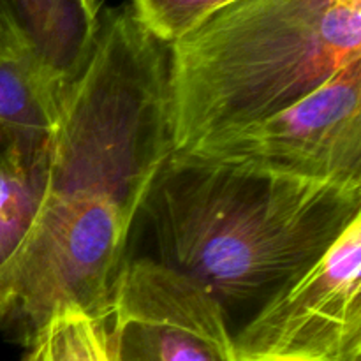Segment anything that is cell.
<instances>
[{
  "label": "cell",
  "mask_w": 361,
  "mask_h": 361,
  "mask_svg": "<svg viewBox=\"0 0 361 361\" xmlns=\"http://www.w3.org/2000/svg\"><path fill=\"white\" fill-rule=\"evenodd\" d=\"M236 0H130L141 23L161 41L175 42Z\"/></svg>",
  "instance_id": "30bf717a"
},
{
  "label": "cell",
  "mask_w": 361,
  "mask_h": 361,
  "mask_svg": "<svg viewBox=\"0 0 361 361\" xmlns=\"http://www.w3.org/2000/svg\"><path fill=\"white\" fill-rule=\"evenodd\" d=\"M185 152L275 175L361 183V60L284 111Z\"/></svg>",
  "instance_id": "5b68a950"
},
{
  "label": "cell",
  "mask_w": 361,
  "mask_h": 361,
  "mask_svg": "<svg viewBox=\"0 0 361 361\" xmlns=\"http://www.w3.org/2000/svg\"><path fill=\"white\" fill-rule=\"evenodd\" d=\"M361 60V0H236L169 44L175 150L305 99Z\"/></svg>",
  "instance_id": "3957f363"
},
{
  "label": "cell",
  "mask_w": 361,
  "mask_h": 361,
  "mask_svg": "<svg viewBox=\"0 0 361 361\" xmlns=\"http://www.w3.org/2000/svg\"><path fill=\"white\" fill-rule=\"evenodd\" d=\"M159 261L250 314L361 217V183L316 182L175 150L143 208Z\"/></svg>",
  "instance_id": "7a4b0ae2"
},
{
  "label": "cell",
  "mask_w": 361,
  "mask_h": 361,
  "mask_svg": "<svg viewBox=\"0 0 361 361\" xmlns=\"http://www.w3.org/2000/svg\"><path fill=\"white\" fill-rule=\"evenodd\" d=\"M16 53H21L18 48V42L14 39L13 32H11L9 23H7L6 13H4L2 0H0V59L6 56H13Z\"/></svg>",
  "instance_id": "8fae6325"
},
{
  "label": "cell",
  "mask_w": 361,
  "mask_h": 361,
  "mask_svg": "<svg viewBox=\"0 0 361 361\" xmlns=\"http://www.w3.org/2000/svg\"><path fill=\"white\" fill-rule=\"evenodd\" d=\"M62 94L23 53L0 59V140L48 171Z\"/></svg>",
  "instance_id": "52a82bcc"
},
{
  "label": "cell",
  "mask_w": 361,
  "mask_h": 361,
  "mask_svg": "<svg viewBox=\"0 0 361 361\" xmlns=\"http://www.w3.org/2000/svg\"><path fill=\"white\" fill-rule=\"evenodd\" d=\"M78 4L90 20L97 21L99 14H101V0H78Z\"/></svg>",
  "instance_id": "7c38bea8"
},
{
  "label": "cell",
  "mask_w": 361,
  "mask_h": 361,
  "mask_svg": "<svg viewBox=\"0 0 361 361\" xmlns=\"http://www.w3.org/2000/svg\"><path fill=\"white\" fill-rule=\"evenodd\" d=\"M221 303L154 257L123 264L106 319L111 361H236Z\"/></svg>",
  "instance_id": "8992f818"
},
{
  "label": "cell",
  "mask_w": 361,
  "mask_h": 361,
  "mask_svg": "<svg viewBox=\"0 0 361 361\" xmlns=\"http://www.w3.org/2000/svg\"><path fill=\"white\" fill-rule=\"evenodd\" d=\"M21 361H111L106 323L80 310L55 314L37 331Z\"/></svg>",
  "instance_id": "9c48e42d"
},
{
  "label": "cell",
  "mask_w": 361,
  "mask_h": 361,
  "mask_svg": "<svg viewBox=\"0 0 361 361\" xmlns=\"http://www.w3.org/2000/svg\"><path fill=\"white\" fill-rule=\"evenodd\" d=\"M233 337L236 361H361V217Z\"/></svg>",
  "instance_id": "277c9868"
},
{
  "label": "cell",
  "mask_w": 361,
  "mask_h": 361,
  "mask_svg": "<svg viewBox=\"0 0 361 361\" xmlns=\"http://www.w3.org/2000/svg\"><path fill=\"white\" fill-rule=\"evenodd\" d=\"M175 152L169 44L130 4L99 14L94 46L67 87L34 233L113 261Z\"/></svg>",
  "instance_id": "6da1fadb"
},
{
  "label": "cell",
  "mask_w": 361,
  "mask_h": 361,
  "mask_svg": "<svg viewBox=\"0 0 361 361\" xmlns=\"http://www.w3.org/2000/svg\"><path fill=\"white\" fill-rule=\"evenodd\" d=\"M46 175L0 140V324L9 314L18 270L44 200Z\"/></svg>",
  "instance_id": "ba28073f"
}]
</instances>
